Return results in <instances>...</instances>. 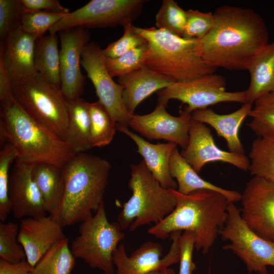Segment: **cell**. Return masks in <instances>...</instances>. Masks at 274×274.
Masks as SVG:
<instances>
[{
    "label": "cell",
    "instance_id": "cell-16",
    "mask_svg": "<svg viewBox=\"0 0 274 274\" xmlns=\"http://www.w3.org/2000/svg\"><path fill=\"white\" fill-rule=\"evenodd\" d=\"M61 90L66 100L80 97L84 91L85 77L80 65L83 49L90 33L80 26L59 31Z\"/></svg>",
    "mask_w": 274,
    "mask_h": 274
},
{
    "label": "cell",
    "instance_id": "cell-22",
    "mask_svg": "<svg viewBox=\"0 0 274 274\" xmlns=\"http://www.w3.org/2000/svg\"><path fill=\"white\" fill-rule=\"evenodd\" d=\"M123 87L122 97L124 105L131 114L146 98L156 91L171 85L174 81L144 65L118 78Z\"/></svg>",
    "mask_w": 274,
    "mask_h": 274
},
{
    "label": "cell",
    "instance_id": "cell-18",
    "mask_svg": "<svg viewBox=\"0 0 274 274\" xmlns=\"http://www.w3.org/2000/svg\"><path fill=\"white\" fill-rule=\"evenodd\" d=\"M35 163L16 160L10 174L11 211L17 219L38 217L47 213L41 193L32 178Z\"/></svg>",
    "mask_w": 274,
    "mask_h": 274
},
{
    "label": "cell",
    "instance_id": "cell-36",
    "mask_svg": "<svg viewBox=\"0 0 274 274\" xmlns=\"http://www.w3.org/2000/svg\"><path fill=\"white\" fill-rule=\"evenodd\" d=\"M66 14L40 11L24 10L20 27L36 39L42 37Z\"/></svg>",
    "mask_w": 274,
    "mask_h": 274
},
{
    "label": "cell",
    "instance_id": "cell-15",
    "mask_svg": "<svg viewBox=\"0 0 274 274\" xmlns=\"http://www.w3.org/2000/svg\"><path fill=\"white\" fill-rule=\"evenodd\" d=\"M181 231L170 234L172 244L167 254L162 258L163 248L158 243L148 241L128 256L123 244L118 245L113 254L116 274H146L158 269L168 268L179 262V241Z\"/></svg>",
    "mask_w": 274,
    "mask_h": 274
},
{
    "label": "cell",
    "instance_id": "cell-34",
    "mask_svg": "<svg viewBox=\"0 0 274 274\" xmlns=\"http://www.w3.org/2000/svg\"><path fill=\"white\" fill-rule=\"evenodd\" d=\"M19 230L15 222L0 223L1 259L11 263L26 260L23 247L18 241Z\"/></svg>",
    "mask_w": 274,
    "mask_h": 274
},
{
    "label": "cell",
    "instance_id": "cell-19",
    "mask_svg": "<svg viewBox=\"0 0 274 274\" xmlns=\"http://www.w3.org/2000/svg\"><path fill=\"white\" fill-rule=\"evenodd\" d=\"M62 228L51 215L21 220L18 241L23 247L26 260L32 266L54 245L66 238Z\"/></svg>",
    "mask_w": 274,
    "mask_h": 274
},
{
    "label": "cell",
    "instance_id": "cell-33",
    "mask_svg": "<svg viewBox=\"0 0 274 274\" xmlns=\"http://www.w3.org/2000/svg\"><path fill=\"white\" fill-rule=\"evenodd\" d=\"M157 28L183 37L187 21V12L173 0H163L155 17Z\"/></svg>",
    "mask_w": 274,
    "mask_h": 274
},
{
    "label": "cell",
    "instance_id": "cell-30",
    "mask_svg": "<svg viewBox=\"0 0 274 274\" xmlns=\"http://www.w3.org/2000/svg\"><path fill=\"white\" fill-rule=\"evenodd\" d=\"M249 170L252 176L274 181V134L257 137L249 152Z\"/></svg>",
    "mask_w": 274,
    "mask_h": 274
},
{
    "label": "cell",
    "instance_id": "cell-6",
    "mask_svg": "<svg viewBox=\"0 0 274 274\" xmlns=\"http://www.w3.org/2000/svg\"><path fill=\"white\" fill-rule=\"evenodd\" d=\"M128 185L132 192L118 216L122 230L133 231L139 227L157 224L175 208L176 197L170 189L162 186L147 167L143 160L130 166Z\"/></svg>",
    "mask_w": 274,
    "mask_h": 274
},
{
    "label": "cell",
    "instance_id": "cell-38",
    "mask_svg": "<svg viewBox=\"0 0 274 274\" xmlns=\"http://www.w3.org/2000/svg\"><path fill=\"white\" fill-rule=\"evenodd\" d=\"M23 11L20 0H0L1 42L20 26Z\"/></svg>",
    "mask_w": 274,
    "mask_h": 274
},
{
    "label": "cell",
    "instance_id": "cell-8",
    "mask_svg": "<svg viewBox=\"0 0 274 274\" xmlns=\"http://www.w3.org/2000/svg\"><path fill=\"white\" fill-rule=\"evenodd\" d=\"M122 231L118 222L109 221L102 202L95 215L81 223L79 234L70 247L71 252L91 268L100 269L105 274H114L113 254L125 237Z\"/></svg>",
    "mask_w": 274,
    "mask_h": 274
},
{
    "label": "cell",
    "instance_id": "cell-12",
    "mask_svg": "<svg viewBox=\"0 0 274 274\" xmlns=\"http://www.w3.org/2000/svg\"><path fill=\"white\" fill-rule=\"evenodd\" d=\"M81 65L94 87L98 101L109 112L116 125L128 127L132 114L127 111L123 102V87L116 83L109 73L105 56L98 44L92 42L85 45Z\"/></svg>",
    "mask_w": 274,
    "mask_h": 274
},
{
    "label": "cell",
    "instance_id": "cell-46",
    "mask_svg": "<svg viewBox=\"0 0 274 274\" xmlns=\"http://www.w3.org/2000/svg\"><path fill=\"white\" fill-rule=\"evenodd\" d=\"M102 274H105V273H102Z\"/></svg>",
    "mask_w": 274,
    "mask_h": 274
},
{
    "label": "cell",
    "instance_id": "cell-5",
    "mask_svg": "<svg viewBox=\"0 0 274 274\" xmlns=\"http://www.w3.org/2000/svg\"><path fill=\"white\" fill-rule=\"evenodd\" d=\"M133 30L146 41L144 65L174 82H184L214 73L195 50L196 40L186 39L155 27Z\"/></svg>",
    "mask_w": 274,
    "mask_h": 274
},
{
    "label": "cell",
    "instance_id": "cell-20",
    "mask_svg": "<svg viewBox=\"0 0 274 274\" xmlns=\"http://www.w3.org/2000/svg\"><path fill=\"white\" fill-rule=\"evenodd\" d=\"M36 39L20 26L1 43L0 62L11 84L37 74L33 61Z\"/></svg>",
    "mask_w": 274,
    "mask_h": 274
},
{
    "label": "cell",
    "instance_id": "cell-21",
    "mask_svg": "<svg viewBox=\"0 0 274 274\" xmlns=\"http://www.w3.org/2000/svg\"><path fill=\"white\" fill-rule=\"evenodd\" d=\"M116 130L124 133L134 141L136 152L143 156L146 165L160 185L166 189H177V182L172 177L169 162L174 150L178 146L173 143H150L129 130L127 126L116 125Z\"/></svg>",
    "mask_w": 274,
    "mask_h": 274
},
{
    "label": "cell",
    "instance_id": "cell-43",
    "mask_svg": "<svg viewBox=\"0 0 274 274\" xmlns=\"http://www.w3.org/2000/svg\"><path fill=\"white\" fill-rule=\"evenodd\" d=\"M33 268L26 260L11 263L0 259V274H32Z\"/></svg>",
    "mask_w": 274,
    "mask_h": 274
},
{
    "label": "cell",
    "instance_id": "cell-41",
    "mask_svg": "<svg viewBox=\"0 0 274 274\" xmlns=\"http://www.w3.org/2000/svg\"><path fill=\"white\" fill-rule=\"evenodd\" d=\"M180 268L179 274H193L196 268L192 260L195 238L192 232L185 231L179 241Z\"/></svg>",
    "mask_w": 274,
    "mask_h": 274
},
{
    "label": "cell",
    "instance_id": "cell-31",
    "mask_svg": "<svg viewBox=\"0 0 274 274\" xmlns=\"http://www.w3.org/2000/svg\"><path fill=\"white\" fill-rule=\"evenodd\" d=\"M90 117V140L92 147H102L113 140L116 123L106 108L98 101L87 102Z\"/></svg>",
    "mask_w": 274,
    "mask_h": 274
},
{
    "label": "cell",
    "instance_id": "cell-37",
    "mask_svg": "<svg viewBox=\"0 0 274 274\" xmlns=\"http://www.w3.org/2000/svg\"><path fill=\"white\" fill-rule=\"evenodd\" d=\"M146 49L147 43L119 57L114 58L105 57L106 65L109 73L113 78H119L144 66Z\"/></svg>",
    "mask_w": 274,
    "mask_h": 274
},
{
    "label": "cell",
    "instance_id": "cell-17",
    "mask_svg": "<svg viewBox=\"0 0 274 274\" xmlns=\"http://www.w3.org/2000/svg\"><path fill=\"white\" fill-rule=\"evenodd\" d=\"M181 154L197 173L206 164L213 162L229 163L244 171L249 170V159L245 154H236L219 148L210 128L193 119L188 144Z\"/></svg>",
    "mask_w": 274,
    "mask_h": 274
},
{
    "label": "cell",
    "instance_id": "cell-26",
    "mask_svg": "<svg viewBox=\"0 0 274 274\" xmlns=\"http://www.w3.org/2000/svg\"><path fill=\"white\" fill-rule=\"evenodd\" d=\"M32 176L42 195L47 213L55 217L64 192L63 169L50 163H37L33 166Z\"/></svg>",
    "mask_w": 274,
    "mask_h": 274
},
{
    "label": "cell",
    "instance_id": "cell-14",
    "mask_svg": "<svg viewBox=\"0 0 274 274\" xmlns=\"http://www.w3.org/2000/svg\"><path fill=\"white\" fill-rule=\"evenodd\" d=\"M166 106L158 102L148 114L132 115L129 126L149 140L163 139L184 149L188 143L191 113L184 108L179 116H174L167 112Z\"/></svg>",
    "mask_w": 274,
    "mask_h": 274
},
{
    "label": "cell",
    "instance_id": "cell-32",
    "mask_svg": "<svg viewBox=\"0 0 274 274\" xmlns=\"http://www.w3.org/2000/svg\"><path fill=\"white\" fill-rule=\"evenodd\" d=\"M248 126L257 137L274 134V91L257 99Z\"/></svg>",
    "mask_w": 274,
    "mask_h": 274
},
{
    "label": "cell",
    "instance_id": "cell-35",
    "mask_svg": "<svg viewBox=\"0 0 274 274\" xmlns=\"http://www.w3.org/2000/svg\"><path fill=\"white\" fill-rule=\"evenodd\" d=\"M17 155L14 147L5 143L0 151V220L5 222L11 211L9 198V170Z\"/></svg>",
    "mask_w": 274,
    "mask_h": 274
},
{
    "label": "cell",
    "instance_id": "cell-29",
    "mask_svg": "<svg viewBox=\"0 0 274 274\" xmlns=\"http://www.w3.org/2000/svg\"><path fill=\"white\" fill-rule=\"evenodd\" d=\"M76 258L65 238L54 245L33 266L32 274H71Z\"/></svg>",
    "mask_w": 274,
    "mask_h": 274
},
{
    "label": "cell",
    "instance_id": "cell-13",
    "mask_svg": "<svg viewBox=\"0 0 274 274\" xmlns=\"http://www.w3.org/2000/svg\"><path fill=\"white\" fill-rule=\"evenodd\" d=\"M241 215L262 238L274 242V181L253 176L242 194Z\"/></svg>",
    "mask_w": 274,
    "mask_h": 274
},
{
    "label": "cell",
    "instance_id": "cell-7",
    "mask_svg": "<svg viewBox=\"0 0 274 274\" xmlns=\"http://www.w3.org/2000/svg\"><path fill=\"white\" fill-rule=\"evenodd\" d=\"M11 86L12 96L21 108L65 141L68 113L66 100L60 88L50 83L38 73L13 83Z\"/></svg>",
    "mask_w": 274,
    "mask_h": 274
},
{
    "label": "cell",
    "instance_id": "cell-25",
    "mask_svg": "<svg viewBox=\"0 0 274 274\" xmlns=\"http://www.w3.org/2000/svg\"><path fill=\"white\" fill-rule=\"evenodd\" d=\"M247 70L250 81L246 90L248 102L253 105L258 98L274 91V41L256 55Z\"/></svg>",
    "mask_w": 274,
    "mask_h": 274
},
{
    "label": "cell",
    "instance_id": "cell-28",
    "mask_svg": "<svg viewBox=\"0 0 274 274\" xmlns=\"http://www.w3.org/2000/svg\"><path fill=\"white\" fill-rule=\"evenodd\" d=\"M33 61L37 73L60 88V50L56 34L49 33L36 39Z\"/></svg>",
    "mask_w": 274,
    "mask_h": 274
},
{
    "label": "cell",
    "instance_id": "cell-23",
    "mask_svg": "<svg viewBox=\"0 0 274 274\" xmlns=\"http://www.w3.org/2000/svg\"><path fill=\"white\" fill-rule=\"evenodd\" d=\"M253 105L243 104L238 110L227 114H219L211 109L193 111L192 119L212 127L218 136L223 138L229 151L244 154L245 150L239 136L240 127L245 119L249 116Z\"/></svg>",
    "mask_w": 274,
    "mask_h": 274
},
{
    "label": "cell",
    "instance_id": "cell-39",
    "mask_svg": "<svg viewBox=\"0 0 274 274\" xmlns=\"http://www.w3.org/2000/svg\"><path fill=\"white\" fill-rule=\"evenodd\" d=\"M186 12L187 21L183 38L194 40L201 39L214 25V14L193 9H189Z\"/></svg>",
    "mask_w": 274,
    "mask_h": 274
},
{
    "label": "cell",
    "instance_id": "cell-10",
    "mask_svg": "<svg viewBox=\"0 0 274 274\" xmlns=\"http://www.w3.org/2000/svg\"><path fill=\"white\" fill-rule=\"evenodd\" d=\"M225 86V79L215 73L187 81L174 82L158 91V102L166 106L169 100L177 99L186 105L185 109L191 113L220 102L248 103L246 90L229 92Z\"/></svg>",
    "mask_w": 274,
    "mask_h": 274
},
{
    "label": "cell",
    "instance_id": "cell-45",
    "mask_svg": "<svg viewBox=\"0 0 274 274\" xmlns=\"http://www.w3.org/2000/svg\"><path fill=\"white\" fill-rule=\"evenodd\" d=\"M146 274H176V273L173 269L168 267L162 269L154 270Z\"/></svg>",
    "mask_w": 274,
    "mask_h": 274
},
{
    "label": "cell",
    "instance_id": "cell-11",
    "mask_svg": "<svg viewBox=\"0 0 274 274\" xmlns=\"http://www.w3.org/2000/svg\"><path fill=\"white\" fill-rule=\"evenodd\" d=\"M144 0H91L66 14L49 30L56 34L68 28H102L131 24L140 15Z\"/></svg>",
    "mask_w": 274,
    "mask_h": 274
},
{
    "label": "cell",
    "instance_id": "cell-44",
    "mask_svg": "<svg viewBox=\"0 0 274 274\" xmlns=\"http://www.w3.org/2000/svg\"><path fill=\"white\" fill-rule=\"evenodd\" d=\"M12 94L11 84L2 63L0 62V101L7 98Z\"/></svg>",
    "mask_w": 274,
    "mask_h": 274
},
{
    "label": "cell",
    "instance_id": "cell-27",
    "mask_svg": "<svg viewBox=\"0 0 274 274\" xmlns=\"http://www.w3.org/2000/svg\"><path fill=\"white\" fill-rule=\"evenodd\" d=\"M66 100L68 124L65 141L76 153L86 152L92 148L87 102L80 97Z\"/></svg>",
    "mask_w": 274,
    "mask_h": 274
},
{
    "label": "cell",
    "instance_id": "cell-2",
    "mask_svg": "<svg viewBox=\"0 0 274 274\" xmlns=\"http://www.w3.org/2000/svg\"><path fill=\"white\" fill-rule=\"evenodd\" d=\"M170 190L176 199L175 208L148 233L165 239L174 231L192 232L196 251L206 254L225 225L230 201L222 193L211 190H198L188 194Z\"/></svg>",
    "mask_w": 274,
    "mask_h": 274
},
{
    "label": "cell",
    "instance_id": "cell-42",
    "mask_svg": "<svg viewBox=\"0 0 274 274\" xmlns=\"http://www.w3.org/2000/svg\"><path fill=\"white\" fill-rule=\"evenodd\" d=\"M25 11H40L66 14L69 10L57 0H20Z\"/></svg>",
    "mask_w": 274,
    "mask_h": 274
},
{
    "label": "cell",
    "instance_id": "cell-40",
    "mask_svg": "<svg viewBox=\"0 0 274 274\" xmlns=\"http://www.w3.org/2000/svg\"><path fill=\"white\" fill-rule=\"evenodd\" d=\"M133 24L124 27V33L117 41L110 43L102 49L104 55L107 58H114L146 44V40L133 29Z\"/></svg>",
    "mask_w": 274,
    "mask_h": 274
},
{
    "label": "cell",
    "instance_id": "cell-9",
    "mask_svg": "<svg viewBox=\"0 0 274 274\" xmlns=\"http://www.w3.org/2000/svg\"><path fill=\"white\" fill-rule=\"evenodd\" d=\"M219 234L223 240L229 242L222 248L236 254L249 272L267 274V266L274 268V242L253 231L242 219L234 202L229 203L227 220Z\"/></svg>",
    "mask_w": 274,
    "mask_h": 274
},
{
    "label": "cell",
    "instance_id": "cell-3",
    "mask_svg": "<svg viewBox=\"0 0 274 274\" xmlns=\"http://www.w3.org/2000/svg\"><path fill=\"white\" fill-rule=\"evenodd\" d=\"M0 138L14 147L16 160L23 162L63 169L76 154L66 142L28 114L12 94L1 100Z\"/></svg>",
    "mask_w": 274,
    "mask_h": 274
},
{
    "label": "cell",
    "instance_id": "cell-1",
    "mask_svg": "<svg viewBox=\"0 0 274 274\" xmlns=\"http://www.w3.org/2000/svg\"><path fill=\"white\" fill-rule=\"evenodd\" d=\"M212 28L196 40L195 50L209 66L229 70H247L256 55L269 42L262 16L255 11L223 5L213 13Z\"/></svg>",
    "mask_w": 274,
    "mask_h": 274
},
{
    "label": "cell",
    "instance_id": "cell-24",
    "mask_svg": "<svg viewBox=\"0 0 274 274\" xmlns=\"http://www.w3.org/2000/svg\"><path fill=\"white\" fill-rule=\"evenodd\" d=\"M169 170L172 177L177 181V191L182 194H188L196 190L207 189L222 193L230 202L234 203L241 199L242 194L239 192L223 189L200 177L182 157L177 148L171 156Z\"/></svg>",
    "mask_w": 274,
    "mask_h": 274
},
{
    "label": "cell",
    "instance_id": "cell-4",
    "mask_svg": "<svg viewBox=\"0 0 274 274\" xmlns=\"http://www.w3.org/2000/svg\"><path fill=\"white\" fill-rule=\"evenodd\" d=\"M111 166L106 159L85 152L76 153L63 168L64 188L54 218L63 227L81 223L101 203Z\"/></svg>",
    "mask_w": 274,
    "mask_h": 274
}]
</instances>
